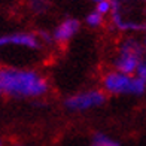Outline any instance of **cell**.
<instances>
[{"mask_svg": "<svg viewBox=\"0 0 146 146\" xmlns=\"http://www.w3.org/2000/svg\"><path fill=\"white\" fill-rule=\"evenodd\" d=\"M42 45L43 43L39 39L37 33H31V31H18V33H9V35L0 36V48L15 46V48L39 51L42 49Z\"/></svg>", "mask_w": 146, "mask_h": 146, "instance_id": "cell-5", "label": "cell"}, {"mask_svg": "<svg viewBox=\"0 0 146 146\" xmlns=\"http://www.w3.org/2000/svg\"><path fill=\"white\" fill-rule=\"evenodd\" d=\"M91 2L94 3V5H97V3H100V2H103V0H91Z\"/></svg>", "mask_w": 146, "mask_h": 146, "instance_id": "cell-14", "label": "cell"}, {"mask_svg": "<svg viewBox=\"0 0 146 146\" xmlns=\"http://www.w3.org/2000/svg\"><path fill=\"white\" fill-rule=\"evenodd\" d=\"M146 57V48L142 40L128 36L124 37L118 45L116 55L113 58V67L116 72L125 75H136L139 66Z\"/></svg>", "mask_w": 146, "mask_h": 146, "instance_id": "cell-2", "label": "cell"}, {"mask_svg": "<svg viewBox=\"0 0 146 146\" xmlns=\"http://www.w3.org/2000/svg\"><path fill=\"white\" fill-rule=\"evenodd\" d=\"M29 9L36 15H43L51 9L49 0H29Z\"/></svg>", "mask_w": 146, "mask_h": 146, "instance_id": "cell-8", "label": "cell"}, {"mask_svg": "<svg viewBox=\"0 0 146 146\" xmlns=\"http://www.w3.org/2000/svg\"><path fill=\"white\" fill-rule=\"evenodd\" d=\"M81 30V21L78 18H64L63 21H60L54 31H52V37H54V43L57 45H67L73 37L78 35V31Z\"/></svg>", "mask_w": 146, "mask_h": 146, "instance_id": "cell-6", "label": "cell"}, {"mask_svg": "<svg viewBox=\"0 0 146 146\" xmlns=\"http://www.w3.org/2000/svg\"><path fill=\"white\" fill-rule=\"evenodd\" d=\"M91 146H121L118 142H115L113 139H110L109 136H106L104 133H96L92 137Z\"/></svg>", "mask_w": 146, "mask_h": 146, "instance_id": "cell-9", "label": "cell"}, {"mask_svg": "<svg viewBox=\"0 0 146 146\" xmlns=\"http://www.w3.org/2000/svg\"><path fill=\"white\" fill-rule=\"evenodd\" d=\"M37 36H39V39L42 40V43H46V45H51V43H54V37H52V31L39 30V31H37Z\"/></svg>", "mask_w": 146, "mask_h": 146, "instance_id": "cell-11", "label": "cell"}, {"mask_svg": "<svg viewBox=\"0 0 146 146\" xmlns=\"http://www.w3.org/2000/svg\"><path fill=\"white\" fill-rule=\"evenodd\" d=\"M0 94H2V91H0Z\"/></svg>", "mask_w": 146, "mask_h": 146, "instance_id": "cell-16", "label": "cell"}, {"mask_svg": "<svg viewBox=\"0 0 146 146\" xmlns=\"http://www.w3.org/2000/svg\"><path fill=\"white\" fill-rule=\"evenodd\" d=\"M0 146H2V142H0Z\"/></svg>", "mask_w": 146, "mask_h": 146, "instance_id": "cell-15", "label": "cell"}, {"mask_svg": "<svg viewBox=\"0 0 146 146\" xmlns=\"http://www.w3.org/2000/svg\"><path fill=\"white\" fill-rule=\"evenodd\" d=\"M143 45H145V48H146V30H145V37H143Z\"/></svg>", "mask_w": 146, "mask_h": 146, "instance_id": "cell-13", "label": "cell"}, {"mask_svg": "<svg viewBox=\"0 0 146 146\" xmlns=\"http://www.w3.org/2000/svg\"><path fill=\"white\" fill-rule=\"evenodd\" d=\"M106 23V17L102 15L98 11H91L90 14H87V17H85V24L88 25V27L91 29H98V27H103Z\"/></svg>", "mask_w": 146, "mask_h": 146, "instance_id": "cell-7", "label": "cell"}, {"mask_svg": "<svg viewBox=\"0 0 146 146\" xmlns=\"http://www.w3.org/2000/svg\"><path fill=\"white\" fill-rule=\"evenodd\" d=\"M136 76L140 78L142 81L146 82V57H145V60H143V63L139 66V69H137V72H136Z\"/></svg>", "mask_w": 146, "mask_h": 146, "instance_id": "cell-12", "label": "cell"}, {"mask_svg": "<svg viewBox=\"0 0 146 146\" xmlns=\"http://www.w3.org/2000/svg\"><path fill=\"white\" fill-rule=\"evenodd\" d=\"M94 9L98 11L102 15L109 17V15H110V12H112V2H110V0H103V2H100V3H97V5H96V8H94Z\"/></svg>", "mask_w": 146, "mask_h": 146, "instance_id": "cell-10", "label": "cell"}, {"mask_svg": "<svg viewBox=\"0 0 146 146\" xmlns=\"http://www.w3.org/2000/svg\"><path fill=\"white\" fill-rule=\"evenodd\" d=\"M0 91L12 98H39L48 94L49 82L36 70L0 67Z\"/></svg>", "mask_w": 146, "mask_h": 146, "instance_id": "cell-1", "label": "cell"}, {"mask_svg": "<svg viewBox=\"0 0 146 146\" xmlns=\"http://www.w3.org/2000/svg\"><path fill=\"white\" fill-rule=\"evenodd\" d=\"M103 90L109 94L142 96L146 91V82L137 76L112 70L103 76Z\"/></svg>", "mask_w": 146, "mask_h": 146, "instance_id": "cell-3", "label": "cell"}, {"mask_svg": "<svg viewBox=\"0 0 146 146\" xmlns=\"http://www.w3.org/2000/svg\"><path fill=\"white\" fill-rule=\"evenodd\" d=\"M106 92L102 90H91V91H84L78 92L75 96H70L66 98L64 106L70 112H82L88 110L97 106H102L106 102Z\"/></svg>", "mask_w": 146, "mask_h": 146, "instance_id": "cell-4", "label": "cell"}]
</instances>
